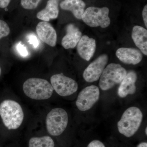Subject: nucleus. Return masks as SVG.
Segmentation results:
<instances>
[{"label": "nucleus", "instance_id": "24", "mask_svg": "<svg viewBox=\"0 0 147 147\" xmlns=\"http://www.w3.org/2000/svg\"><path fill=\"white\" fill-rule=\"evenodd\" d=\"M142 16H143V20L146 28H147V5H146L143 9L142 11Z\"/></svg>", "mask_w": 147, "mask_h": 147}, {"label": "nucleus", "instance_id": "12", "mask_svg": "<svg viewBox=\"0 0 147 147\" xmlns=\"http://www.w3.org/2000/svg\"><path fill=\"white\" fill-rule=\"evenodd\" d=\"M116 55L120 61L127 64H137L143 58L141 51L132 48L121 47L117 50Z\"/></svg>", "mask_w": 147, "mask_h": 147}, {"label": "nucleus", "instance_id": "15", "mask_svg": "<svg viewBox=\"0 0 147 147\" xmlns=\"http://www.w3.org/2000/svg\"><path fill=\"white\" fill-rule=\"evenodd\" d=\"M131 37L134 44L142 53L147 55V30L140 26H136L132 29Z\"/></svg>", "mask_w": 147, "mask_h": 147}, {"label": "nucleus", "instance_id": "20", "mask_svg": "<svg viewBox=\"0 0 147 147\" xmlns=\"http://www.w3.org/2000/svg\"><path fill=\"white\" fill-rule=\"evenodd\" d=\"M9 27L5 21L0 20V40L7 36L10 33Z\"/></svg>", "mask_w": 147, "mask_h": 147}, {"label": "nucleus", "instance_id": "27", "mask_svg": "<svg viewBox=\"0 0 147 147\" xmlns=\"http://www.w3.org/2000/svg\"><path fill=\"white\" fill-rule=\"evenodd\" d=\"M145 133H146V135H147V128L146 127V129H145Z\"/></svg>", "mask_w": 147, "mask_h": 147}, {"label": "nucleus", "instance_id": "4", "mask_svg": "<svg viewBox=\"0 0 147 147\" xmlns=\"http://www.w3.org/2000/svg\"><path fill=\"white\" fill-rule=\"evenodd\" d=\"M127 73L126 69L120 65L110 64L105 67L100 76L99 87L103 91L110 89L116 84H120Z\"/></svg>", "mask_w": 147, "mask_h": 147}, {"label": "nucleus", "instance_id": "9", "mask_svg": "<svg viewBox=\"0 0 147 147\" xmlns=\"http://www.w3.org/2000/svg\"><path fill=\"white\" fill-rule=\"evenodd\" d=\"M108 55L104 54L100 55L90 64L83 73L84 80L88 83L98 81L108 64Z\"/></svg>", "mask_w": 147, "mask_h": 147}, {"label": "nucleus", "instance_id": "19", "mask_svg": "<svg viewBox=\"0 0 147 147\" xmlns=\"http://www.w3.org/2000/svg\"><path fill=\"white\" fill-rule=\"evenodd\" d=\"M41 0H21V5L25 9H35L37 7Z\"/></svg>", "mask_w": 147, "mask_h": 147}, {"label": "nucleus", "instance_id": "1", "mask_svg": "<svg viewBox=\"0 0 147 147\" xmlns=\"http://www.w3.org/2000/svg\"><path fill=\"white\" fill-rule=\"evenodd\" d=\"M0 116L7 128L16 129L22 124L24 116L23 109L18 102L7 99L0 104Z\"/></svg>", "mask_w": 147, "mask_h": 147}, {"label": "nucleus", "instance_id": "3", "mask_svg": "<svg viewBox=\"0 0 147 147\" xmlns=\"http://www.w3.org/2000/svg\"><path fill=\"white\" fill-rule=\"evenodd\" d=\"M23 90L28 97L36 100H46L53 94L54 89L45 79L32 78L27 79L23 86Z\"/></svg>", "mask_w": 147, "mask_h": 147}, {"label": "nucleus", "instance_id": "28", "mask_svg": "<svg viewBox=\"0 0 147 147\" xmlns=\"http://www.w3.org/2000/svg\"><path fill=\"white\" fill-rule=\"evenodd\" d=\"M1 67H0V76H1Z\"/></svg>", "mask_w": 147, "mask_h": 147}, {"label": "nucleus", "instance_id": "22", "mask_svg": "<svg viewBox=\"0 0 147 147\" xmlns=\"http://www.w3.org/2000/svg\"><path fill=\"white\" fill-rule=\"evenodd\" d=\"M28 40L30 44L33 45L34 48H36L39 45V42L37 37L34 34H30L28 36Z\"/></svg>", "mask_w": 147, "mask_h": 147}, {"label": "nucleus", "instance_id": "25", "mask_svg": "<svg viewBox=\"0 0 147 147\" xmlns=\"http://www.w3.org/2000/svg\"><path fill=\"white\" fill-rule=\"evenodd\" d=\"M11 0H0V8H5L7 7Z\"/></svg>", "mask_w": 147, "mask_h": 147}, {"label": "nucleus", "instance_id": "10", "mask_svg": "<svg viewBox=\"0 0 147 147\" xmlns=\"http://www.w3.org/2000/svg\"><path fill=\"white\" fill-rule=\"evenodd\" d=\"M37 34L40 40L49 46L54 47L57 42V34L53 26L48 22H39L36 28Z\"/></svg>", "mask_w": 147, "mask_h": 147}, {"label": "nucleus", "instance_id": "11", "mask_svg": "<svg viewBox=\"0 0 147 147\" xmlns=\"http://www.w3.org/2000/svg\"><path fill=\"white\" fill-rule=\"evenodd\" d=\"M96 49L95 40L90 38L88 36L82 37L77 45L78 54L85 60L89 61L94 55Z\"/></svg>", "mask_w": 147, "mask_h": 147}, {"label": "nucleus", "instance_id": "6", "mask_svg": "<svg viewBox=\"0 0 147 147\" xmlns=\"http://www.w3.org/2000/svg\"><path fill=\"white\" fill-rule=\"evenodd\" d=\"M109 11L107 7H90L85 10L82 19L89 26L106 28L110 24Z\"/></svg>", "mask_w": 147, "mask_h": 147}, {"label": "nucleus", "instance_id": "8", "mask_svg": "<svg viewBox=\"0 0 147 147\" xmlns=\"http://www.w3.org/2000/svg\"><path fill=\"white\" fill-rule=\"evenodd\" d=\"M99 88L94 85L84 88L79 93L76 100V107L81 111L89 110L99 100Z\"/></svg>", "mask_w": 147, "mask_h": 147}, {"label": "nucleus", "instance_id": "23", "mask_svg": "<svg viewBox=\"0 0 147 147\" xmlns=\"http://www.w3.org/2000/svg\"><path fill=\"white\" fill-rule=\"evenodd\" d=\"M87 147H105L104 144L99 141V140H95L92 141L88 145Z\"/></svg>", "mask_w": 147, "mask_h": 147}, {"label": "nucleus", "instance_id": "16", "mask_svg": "<svg viewBox=\"0 0 147 147\" xmlns=\"http://www.w3.org/2000/svg\"><path fill=\"white\" fill-rule=\"evenodd\" d=\"M60 5L62 9L71 11L78 19H82L86 6V3L82 0H64Z\"/></svg>", "mask_w": 147, "mask_h": 147}, {"label": "nucleus", "instance_id": "14", "mask_svg": "<svg viewBox=\"0 0 147 147\" xmlns=\"http://www.w3.org/2000/svg\"><path fill=\"white\" fill-rule=\"evenodd\" d=\"M66 32V34L62 40V45L65 49L74 48L82 36V33L72 24L67 25Z\"/></svg>", "mask_w": 147, "mask_h": 147}, {"label": "nucleus", "instance_id": "18", "mask_svg": "<svg viewBox=\"0 0 147 147\" xmlns=\"http://www.w3.org/2000/svg\"><path fill=\"white\" fill-rule=\"evenodd\" d=\"M54 141L50 136L32 137L29 142V147H55Z\"/></svg>", "mask_w": 147, "mask_h": 147}, {"label": "nucleus", "instance_id": "5", "mask_svg": "<svg viewBox=\"0 0 147 147\" xmlns=\"http://www.w3.org/2000/svg\"><path fill=\"white\" fill-rule=\"evenodd\" d=\"M68 123V114L63 108L52 109L46 117V128L48 133L52 136H58L62 134Z\"/></svg>", "mask_w": 147, "mask_h": 147}, {"label": "nucleus", "instance_id": "2", "mask_svg": "<svg viewBox=\"0 0 147 147\" xmlns=\"http://www.w3.org/2000/svg\"><path fill=\"white\" fill-rule=\"evenodd\" d=\"M143 114L139 108L131 107L123 113L117 123L119 131L127 137L133 136L141 126Z\"/></svg>", "mask_w": 147, "mask_h": 147}, {"label": "nucleus", "instance_id": "17", "mask_svg": "<svg viewBox=\"0 0 147 147\" xmlns=\"http://www.w3.org/2000/svg\"><path fill=\"white\" fill-rule=\"evenodd\" d=\"M59 13L57 0H48L45 8L37 13L36 17L43 21L48 22L57 18Z\"/></svg>", "mask_w": 147, "mask_h": 147}, {"label": "nucleus", "instance_id": "26", "mask_svg": "<svg viewBox=\"0 0 147 147\" xmlns=\"http://www.w3.org/2000/svg\"><path fill=\"white\" fill-rule=\"evenodd\" d=\"M137 147H147V142H144L140 143L137 146Z\"/></svg>", "mask_w": 147, "mask_h": 147}, {"label": "nucleus", "instance_id": "21", "mask_svg": "<svg viewBox=\"0 0 147 147\" xmlns=\"http://www.w3.org/2000/svg\"><path fill=\"white\" fill-rule=\"evenodd\" d=\"M16 49L19 55L23 57H26L28 55V52L26 47L21 42H19L16 46Z\"/></svg>", "mask_w": 147, "mask_h": 147}, {"label": "nucleus", "instance_id": "13", "mask_svg": "<svg viewBox=\"0 0 147 147\" xmlns=\"http://www.w3.org/2000/svg\"><path fill=\"white\" fill-rule=\"evenodd\" d=\"M137 76L134 71H129L121 82L118 90V94L122 98L126 97L129 94H133L136 92V83Z\"/></svg>", "mask_w": 147, "mask_h": 147}, {"label": "nucleus", "instance_id": "7", "mask_svg": "<svg viewBox=\"0 0 147 147\" xmlns=\"http://www.w3.org/2000/svg\"><path fill=\"white\" fill-rule=\"evenodd\" d=\"M50 82L54 90L61 96H69L78 90L77 82L63 74L53 75L50 78Z\"/></svg>", "mask_w": 147, "mask_h": 147}]
</instances>
